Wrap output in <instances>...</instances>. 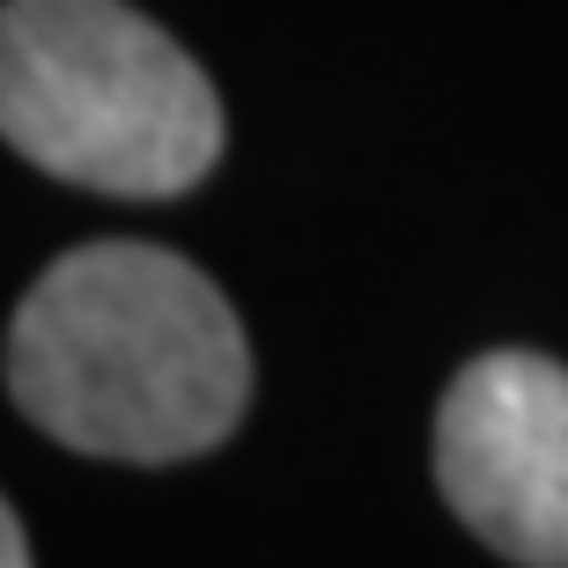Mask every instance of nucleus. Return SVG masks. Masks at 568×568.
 <instances>
[{
	"label": "nucleus",
	"mask_w": 568,
	"mask_h": 568,
	"mask_svg": "<svg viewBox=\"0 0 568 568\" xmlns=\"http://www.w3.org/2000/svg\"><path fill=\"white\" fill-rule=\"evenodd\" d=\"M0 568H30V539H22V517H16V509L0 517Z\"/></svg>",
	"instance_id": "20e7f679"
},
{
	"label": "nucleus",
	"mask_w": 568,
	"mask_h": 568,
	"mask_svg": "<svg viewBox=\"0 0 568 568\" xmlns=\"http://www.w3.org/2000/svg\"><path fill=\"white\" fill-rule=\"evenodd\" d=\"M436 487L525 568H568V369L531 347L465 362L436 406Z\"/></svg>",
	"instance_id": "7ed1b4c3"
},
{
	"label": "nucleus",
	"mask_w": 568,
	"mask_h": 568,
	"mask_svg": "<svg viewBox=\"0 0 568 568\" xmlns=\"http://www.w3.org/2000/svg\"><path fill=\"white\" fill-rule=\"evenodd\" d=\"M8 399L89 458L178 465L252 406V347L230 295L163 244H74L8 317Z\"/></svg>",
	"instance_id": "f257e3e1"
},
{
	"label": "nucleus",
	"mask_w": 568,
	"mask_h": 568,
	"mask_svg": "<svg viewBox=\"0 0 568 568\" xmlns=\"http://www.w3.org/2000/svg\"><path fill=\"white\" fill-rule=\"evenodd\" d=\"M0 133L67 185L178 200L222 163V97L126 0H8Z\"/></svg>",
	"instance_id": "f03ea898"
}]
</instances>
